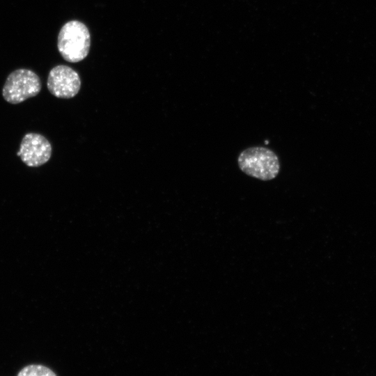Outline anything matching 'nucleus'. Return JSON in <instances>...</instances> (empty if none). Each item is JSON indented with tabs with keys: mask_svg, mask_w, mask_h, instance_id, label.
Here are the masks:
<instances>
[{
	"mask_svg": "<svg viewBox=\"0 0 376 376\" xmlns=\"http://www.w3.org/2000/svg\"><path fill=\"white\" fill-rule=\"evenodd\" d=\"M47 86L51 94L58 98H72L79 91V74L65 65H58L49 72Z\"/></svg>",
	"mask_w": 376,
	"mask_h": 376,
	"instance_id": "nucleus-4",
	"label": "nucleus"
},
{
	"mask_svg": "<svg viewBox=\"0 0 376 376\" xmlns=\"http://www.w3.org/2000/svg\"><path fill=\"white\" fill-rule=\"evenodd\" d=\"M17 155L26 166H40L50 159L52 146L44 136L37 133H27L22 138Z\"/></svg>",
	"mask_w": 376,
	"mask_h": 376,
	"instance_id": "nucleus-5",
	"label": "nucleus"
},
{
	"mask_svg": "<svg viewBox=\"0 0 376 376\" xmlns=\"http://www.w3.org/2000/svg\"><path fill=\"white\" fill-rule=\"evenodd\" d=\"M237 164L244 173L263 181L274 179L280 171L276 154L263 146L250 147L242 150L237 157Z\"/></svg>",
	"mask_w": 376,
	"mask_h": 376,
	"instance_id": "nucleus-1",
	"label": "nucleus"
},
{
	"mask_svg": "<svg viewBox=\"0 0 376 376\" xmlns=\"http://www.w3.org/2000/svg\"><path fill=\"white\" fill-rule=\"evenodd\" d=\"M18 376H55L56 374L49 368L42 365H29L22 369Z\"/></svg>",
	"mask_w": 376,
	"mask_h": 376,
	"instance_id": "nucleus-6",
	"label": "nucleus"
},
{
	"mask_svg": "<svg viewBox=\"0 0 376 376\" xmlns=\"http://www.w3.org/2000/svg\"><path fill=\"white\" fill-rule=\"evenodd\" d=\"M91 37L86 26L77 20L65 23L61 29L57 39V47L61 56L67 61L77 63L84 59L89 52Z\"/></svg>",
	"mask_w": 376,
	"mask_h": 376,
	"instance_id": "nucleus-2",
	"label": "nucleus"
},
{
	"mask_svg": "<svg viewBox=\"0 0 376 376\" xmlns=\"http://www.w3.org/2000/svg\"><path fill=\"white\" fill-rule=\"evenodd\" d=\"M41 87L40 79L36 72L29 69L19 68L8 76L2 95L8 103L16 104L37 95Z\"/></svg>",
	"mask_w": 376,
	"mask_h": 376,
	"instance_id": "nucleus-3",
	"label": "nucleus"
}]
</instances>
